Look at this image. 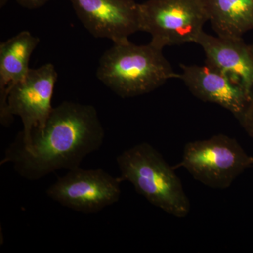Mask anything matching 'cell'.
<instances>
[{"instance_id":"obj_13","label":"cell","mask_w":253,"mask_h":253,"mask_svg":"<svg viewBox=\"0 0 253 253\" xmlns=\"http://www.w3.org/2000/svg\"><path fill=\"white\" fill-rule=\"evenodd\" d=\"M241 126L251 137L253 138V98L250 101L247 108L239 118Z\"/></svg>"},{"instance_id":"obj_8","label":"cell","mask_w":253,"mask_h":253,"mask_svg":"<svg viewBox=\"0 0 253 253\" xmlns=\"http://www.w3.org/2000/svg\"><path fill=\"white\" fill-rule=\"evenodd\" d=\"M80 21L95 38L115 42L140 31L139 4L134 0H70Z\"/></svg>"},{"instance_id":"obj_11","label":"cell","mask_w":253,"mask_h":253,"mask_svg":"<svg viewBox=\"0 0 253 253\" xmlns=\"http://www.w3.org/2000/svg\"><path fill=\"white\" fill-rule=\"evenodd\" d=\"M39 39L22 31L0 44V121L9 126L12 121L7 113V97L11 88L27 76L29 61Z\"/></svg>"},{"instance_id":"obj_10","label":"cell","mask_w":253,"mask_h":253,"mask_svg":"<svg viewBox=\"0 0 253 253\" xmlns=\"http://www.w3.org/2000/svg\"><path fill=\"white\" fill-rule=\"evenodd\" d=\"M196 44L204 49L206 64L227 76L253 97V55L242 38L212 36L203 32Z\"/></svg>"},{"instance_id":"obj_3","label":"cell","mask_w":253,"mask_h":253,"mask_svg":"<svg viewBox=\"0 0 253 253\" xmlns=\"http://www.w3.org/2000/svg\"><path fill=\"white\" fill-rule=\"evenodd\" d=\"M121 177L143 197L165 212L186 217L191 203L181 179L162 155L146 142L134 145L118 156Z\"/></svg>"},{"instance_id":"obj_2","label":"cell","mask_w":253,"mask_h":253,"mask_svg":"<svg viewBox=\"0 0 253 253\" xmlns=\"http://www.w3.org/2000/svg\"><path fill=\"white\" fill-rule=\"evenodd\" d=\"M96 76L123 98L140 96L178 78L163 49L151 42L136 45L129 39L115 42L100 59Z\"/></svg>"},{"instance_id":"obj_6","label":"cell","mask_w":253,"mask_h":253,"mask_svg":"<svg viewBox=\"0 0 253 253\" xmlns=\"http://www.w3.org/2000/svg\"><path fill=\"white\" fill-rule=\"evenodd\" d=\"M121 176L101 169H70L46 190L48 197L64 207L84 214H94L116 204L121 195Z\"/></svg>"},{"instance_id":"obj_12","label":"cell","mask_w":253,"mask_h":253,"mask_svg":"<svg viewBox=\"0 0 253 253\" xmlns=\"http://www.w3.org/2000/svg\"><path fill=\"white\" fill-rule=\"evenodd\" d=\"M217 36L242 38L253 31V0H202Z\"/></svg>"},{"instance_id":"obj_14","label":"cell","mask_w":253,"mask_h":253,"mask_svg":"<svg viewBox=\"0 0 253 253\" xmlns=\"http://www.w3.org/2000/svg\"><path fill=\"white\" fill-rule=\"evenodd\" d=\"M49 0H16L23 7L29 9H36L44 6Z\"/></svg>"},{"instance_id":"obj_4","label":"cell","mask_w":253,"mask_h":253,"mask_svg":"<svg viewBox=\"0 0 253 253\" xmlns=\"http://www.w3.org/2000/svg\"><path fill=\"white\" fill-rule=\"evenodd\" d=\"M180 166L201 184L226 189L253 167V156L234 138L219 134L184 146Z\"/></svg>"},{"instance_id":"obj_7","label":"cell","mask_w":253,"mask_h":253,"mask_svg":"<svg viewBox=\"0 0 253 253\" xmlns=\"http://www.w3.org/2000/svg\"><path fill=\"white\" fill-rule=\"evenodd\" d=\"M57 73L54 65L30 70L27 76L9 91L7 97V113L11 121L19 116L23 129L16 139L28 145L34 133L42 130L53 108L51 107Z\"/></svg>"},{"instance_id":"obj_15","label":"cell","mask_w":253,"mask_h":253,"mask_svg":"<svg viewBox=\"0 0 253 253\" xmlns=\"http://www.w3.org/2000/svg\"><path fill=\"white\" fill-rule=\"evenodd\" d=\"M251 50H252V52H253V44H252V45H251Z\"/></svg>"},{"instance_id":"obj_9","label":"cell","mask_w":253,"mask_h":253,"mask_svg":"<svg viewBox=\"0 0 253 253\" xmlns=\"http://www.w3.org/2000/svg\"><path fill=\"white\" fill-rule=\"evenodd\" d=\"M180 66L178 78L184 82L191 94L205 102L219 105L237 119L253 98L242 86L208 65Z\"/></svg>"},{"instance_id":"obj_5","label":"cell","mask_w":253,"mask_h":253,"mask_svg":"<svg viewBox=\"0 0 253 253\" xmlns=\"http://www.w3.org/2000/svg\"><path fill=\"white\" fill-rule=\"evenodd\" d=\"M140 31L163 48L196 43L208 21L202 0H148L139 4Z\"/></svg>"},{"instance_id":"obj_1","label":"cell","mask_w":253,"mask_h":253,"mask_svg":"<svg viewBox=\"0 0 253 253\" xmlns=\"http://www.w3.org/2000/svg\"><path fill=\"white\" fill-rule=\"evenodd\" d=\"M105 131L94 106L64 101L53 108L42 130L28 145H9L0 166L11 163L21 177L36 181L58 169L80 167L83 160L102 146Z\"/></svg>"}]
</instances>
